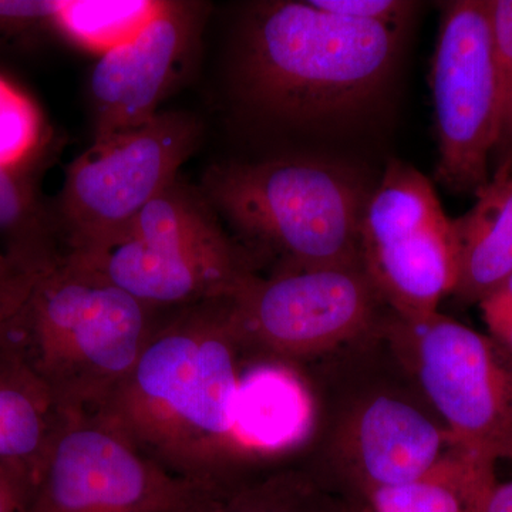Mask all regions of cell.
<instances>
[{"label":"cell","instance_id":"8992f818","mask_svg":"<svg viewBox=\"0 0 512 512\" xmlns=\"http://www.w3.org/2000/svg\"><path fill=\"white\" fill-rule=\"evenodd\" d=\"M192 114L164 111L143 126L94 140L69 165L55 212L64 252H84L119 235L177 180L200 146Z\"/></svg>","mask_w":512,"mask_h":512},{"label":"cell","instance_id":"8fae6325","mask_svg":"<svg viewBox=\"0 0 512 512\" xmlns=\"http://www.w3.org/2000/svg\"><path fill=\"white\" fill-rule=\"evenodd\" d=\"M431 92L439 136L436 180L448 190L476 194L491 180L500 116L491 0L447 3Z\"/></svg>","mask_w":512,"mask_h":512},{"label":"cell","instance_id":"30bf717a","mask_svg":"<svg viewBox=\"0 0 512 512\" xmlns=\"http://www.w3.org/2000/svg\"><path fill=\"white\" fill-rule=\"evenodd\" d=\"M383 303L363 266L255 274L231 296L242 338L259 365L339 348L376 326Z\"/></svg>","mask_w":512,"mask_h":512},{"label":"cell","instance_id":"7c38bea8","mask_svg":"<svg viewBox=\"0 0 512 512\" xmlns=\"http://www.w3.org/2000/svg\"><path fill=\"white\" fill-rule=\"evenodd\" d=\"M204 5L161 2L136 35L100 55L90 77L94 140L157 116L200 35Z\"/></svg>","mask_w":512,"mask_h":512},{"label":"cell","instance_id":"7402d4cb","mask_svg":"<svg viewBox=\"0 0 512 512\" xmlns=\"http://www.w3.org/2000/svg\"><path fill=\"white\" fill-rule=\"evenodd\" d=\"M493 2L495 57L500 84V116L494 174L512 175V0Z\"/></svg>","mask_w":512,"mask_h":512},{"label":"cell","instance_id":"cb8c5ba5","mask_svg":"<svg viewBox=\"0 0 512 512\" xmlns=\"http://www.w3.org/2000/svg\"><path fill=\"white\" fill-rule=\"evenodd\" d=\"M316 8L345 16V18L363 20V22L383 23L400 28L409 18L413 3L399 0H311Z\"/></svg>","mask_w":512,"mask_h":512},{"label":"cell","instance_id":"3957f363","mask_svg":"<svg viewBox=\"0 0 512 512\" xmlns=\"http://www.w3.org/2000/svg\"><path fill=\"white\" fill-rule=\"evenodd\" d=\"M160 313L63 252L36 276L0 343L67 416L96 414L133 369Z\"/></svg>","mask_w":512,"mask_h":512},{"label":"cell","instance_id":"6da1fadb","mask_svg":"<svg viewBox=\"0 0 512 512\" xmlns=\"http://www.w3.org/2000/svg\"><path fill=\"white\" fill-rule=\"evenodd\" d=\"M251 360L231 298L161 312L96 416L175 476L228 490L265 473L238 426L242 369Z\"/></svg>","mask_w":512,"mask_h":512},{"label":"cell","instance_id":"83f0119b","mask_svg":"<svg viewBox=\"0 0 512 512\" xmlns=\"http://www.w3.org/2000/svg\"><path fill=\"white\" fill-rule=\"evenodd\" d=\"M483 512H512V481L495 485Z\"/></svg>","mask_w":512,"mask_h":512},{"label":"cell","instance_id":"9c48e42d","mask_svg":"<svg viewBox=\"0 0 512 512\" xmlns=\"http://www.w3.org/2000/svg\"><path fill=\"white\" fill-rule=\"evenodd\" d=\"M393 338L409 348L414 375L447 424L453 446L490 463L512 460V359L490 336L439 312L403 318Z\"/></svg>","mask_w":512,"mask_h":512},{"label":"cell","instance_id":"277c9868","mask_svg":"<svg viewBox=\"0 0 512 512\" xmlns=\"http://www.w3.org/2000/svg\"><path fill=\"white\" fill-rule=\"evenodd\" d=\"M202 195L254 256L289 269L363 266L360 228L370 192L349 168L286 157L212 165Z\"/></svg>","mask_w":512,"mask_h":512},{"label":"cell","instance_id":"d6986e66","mask_svg":"<svg viewBox=\"0 0 512 512\" xmlns=\"http://www.w3.org/2000/svg\"><path fill=\"white\" fill-rule=\"evenodd\" d=\"M160 6L150 0H64L53 29L74 45L103 55L136 35Z\"/></svg>","mask_w":512,"mask_h":512},{"label":"cell","instance_id":"e0dca14e","mask_svg":"<svg viewBox=\"0 0 512 512\" xmlns=\"http://www.w3.org/2000/svg\"><path fill=\"white\" fill-rule=\"evenodd\" d=\"M295 379L282 365L261 363L242 383L239 434L259 460L296 440L308 417V403Z\"/></svg>","mask_w":512,"mask_h":512},{"label":"cell","instance_id":"9a60e30c","mask_svg":"<svg viewBox=\"0 0 512 512\" xmlns=\"http://www.w3.org/2000/svg\"><path fill=\"white\" fill-rule=\"evenodd\" d=\"M476 204L453 220L458 281L453 295L480 303L512 274V175L494 174Z\"/></svg>","mask_w":512,"mask_h":512},{"label":"cell","instance_id":"44dd1931","mask_svg":"<svg viewBox=\"0 0 512 512\" xmlns=\"http://www.w3.org/2000/svg\"><path fill=\"white\" fill-rule=\"evenodd\" d=\"M43 144L45 123L35 101L0 74V167L32 173Z\"/></svg>","mask_w":512,"mask_h":512},{"label":"cell","instance_id":"484cf974","mask_svg":"<svg viewBox=\"0 0 512 512\" xmlns=\"http://www.w3.org/2000/svg\"><path fill=\"white\" fill-rule=\"evenodd\" d=\"M478 305L490 338L512 359V274Z\"/></svg>","mask_w":512,"mask_h":512},{"label":"cell","instance_id":"7a4b0ae2","mask_svg":"<svg viewBox=\"0 0 512 512\" xmlns=\"http://www.w3.org/2000/svg\"><path fill=\"white\" fill-rule=\"evenodd\" d=\"M400 28L333 15L309 2L252 6L239 29L232 83L256 116L288 126L350 119L393 72Z\"/></svg>","mask_w":512,"mask_h":512},{"label":"cell","instance_id":"52a82bcc","mask_svg":"<svg viewBox=\"0 0 512 512\" xmlns=\"http://www.w3.org/2000/svg\"><path fill=\"white\" fill-rule=\"evenodd\" d=\"M228 490L175 476L101 417L80 414L64 420L20 512H191Z\"/></svg>","mask_w":512,"mask_h":512},{"label":"cell","instance_id":"5bb4252c","mask_svg":"<svg viewBox=\"0 0 512 512\" xmlns=\"http://www.w3.org/2000/svg\"><path fill=\"white\" fill-rule=\"evenodd\" d=\"M67 414L18 353L0 343V464L35 487Z\"/></svg>","mask_w":512,"mask_h":512},{"label":"cell","instance_id":"ba28073f","mask_svg":"<svg viewBox=\"0 0 512 512\" xmlns=\"http://www.w3.org/2000/svg\"><path fill=\"white\" fill-rule=\"evenodd\" d=\"M360 254L384 305L403 318L437 312L458 281L453 220L441 207L429 178L394 160L370 192Z\"/></svg>","mask_w":512,"mask_h":512},{"label":"cell","instance_id":"f1b7e54d","mask_svg":"<svg viewBox=\"0 0 512 512\" xmlns=\"http://www.w3.org/2000/svg\"><path fill=\"white\" fill-rule=\"evenodd\" d=\"M12 473H15V471H12V470H10V468L2 466V464H0V480H2V478H5L6 476H9V474H12ZM18 476H19V474H18Z\"/></svg>","mask_w":512,"mask_h":512},{"label":"cell","instance_id":"d4e9b609","mask_svg":"<svg viewBox=\"0 0 512 512\" xmlns=\"http://www.w3.org/2000/svg\"><path fill=\"white\" fill-rule=\"evenodd\" d=\"M39 274L26 272L0 252V340L8 333Z\"/></svg>","mask_w":512,"mask_h":512},{"label":"cell","instance_id":"4316f807","mask_svg":"<svg viewBox=\"0 0 512 512\" xmlns=\"http://www.w3.org/2000/svg\"><path fill=\"white\" fill-rule=\"evenodd\" d=\"M33 485L12 473L0 480V512H20L28 503Z\"/></svg>","mask_w":512,"mask_h":512},{"label":"cell","instance_id":"4fadbf2b","mask_svg":"<svg viewBox=\"0 0 512 512\" xmlns=\"http://www.w3.org/2000/svg\"><path fill=\"white\" fill-rule=\"evenodd\" d=\"M450 447L447 429L441 430L412 404L386 396L357 410L343 439L362 493L416 480Z\"/></svg>","mask_w":512,"mask_h":512},{"label":"cell","instance_id":"2e32d148","mask_svg":"<svg viewBox=\"0 0 512 512\" xmlns=\"http://www.w3.org/2000/svg\"><path fill=\"white\" fill-rule=\"evenodd\" d=\"M494 467L453 446L416 480L363 495L373 512H483L497 485Z\"/></svg>","mask_w":512,"mask_h":512},{"label":"cell","instance_id":"603a6c76","mask_svg":"<svg viewBox=\"0 0 512 512\" xmlns=\"http://www.w3.org/2000/svg\"><path fill=\"white\" fill-rule=\"evenodd\" d=\"M59 8L60 0H0V49L30 47L55 35Z\"/></svg>","mask_w":512,"mask_h":512},{"label":"cell","instance_id":"ac0fdd59","mask_svg":"<svg viewBox=\"0 0 512 512\" xmlns=\"http://www.w3.org/2000/svg\"><path fill=\"white\" fill-rule=\"evenodd\" d=\"M55 212L40 200L32 173L0 167V252L30 274L63 254Z\"/></svg>","mask_w":512,"mask_h":512},{"label":"cell","instance_id":"5b68a950","mask_svg":"<svg viewBox=\"0 0 512 512\" xmlns=\"http://www.w3.org/2000/svg\"><path fill=\"white\" fill-rule=\"evenodd\" d=\"M157 312L231 298L254 262L200 191L174 181L100 247L64 252Z\"/></svg>","mask_w":512,"mask_h":512},{"label":"cell","instance_id":"ffe728a7","mask_svg":"<svg viewBox=\"0 0 512 512\" xmlns=\"http://www.w3.org/2000/svg\"><path fill=\"white\" fill-rule=\"evenodd\" d=\"M191 512H348L345 505L323 493L301 473L269 471L231 488Z\"/></svg>","mask_w":512,"mask_h":512}]
</instances>
